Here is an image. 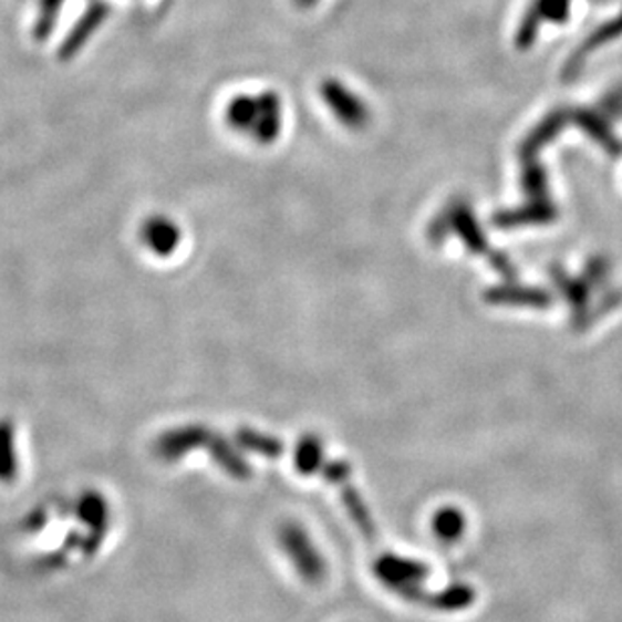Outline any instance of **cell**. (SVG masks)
Returning a JSON list of instances; mask_svg holds the SVG:
<instances>
[{"label":"cell","mask_w":622,"mask_h":622,"mask_svg":"<svg viewBox=\"0 0 622 622\" xmlns=\"http://www.w3.org/2000/svg\"><path fill=\"white\" fill-rule=\"evenodd\" d=\"M324 479L329 481V484H333V486H339L341 481H345V479L351 478V474H353V467L346 464L345 459H336V462H329V464H324L323 471Z\"/></svg>","instance_id":"cell-15"},{"label":"cell","mask_w":622,"mask_h":622,"mask_svg":"<svg viewBox=\"0 0 622 622\" xmlns=\"http://www.w3.org/2000/svg\"><path fill=\"white\" fill-rule=\"evenodd\" d=\"M19 447L17 429L11 419H0V484H12L19 478Z\"/></svg>","instance_id":"cell-9"},{"label":"cell","mask_w":622,"mask_h":622,"mask_svg":"<svg viewBox=\"0 0 622 622\" xmlns=\"http://www.w3.org/2000/svg\"><path fill=\"white\" fill-rule=\"evenodd\" d=\"M568 4H570V0H536L532 12L523 21L520 34H518V46H522V49L530 46L528 43H532L540 21H550V23L564 21L568 17Z\"/></svg>","instance_id":"cell-6"},{"label":"cell","mask_w":622,"mask_h":622,"mask_svg":"<svg viewBox=\"0 0 622 622\" xmlns=\"http://www.w3.org/2000/svg\"><path fill=\"white\" fill-rule=\"evenodd\" d=\"M466 516L456 506L439 508L432 520L435 538L444 545H456L457 540H462V536L466 533Z\"/></svg>","instance_id":"cell-13"},{"label":"cell","mask_w":622,"mask_h":622,"mask_svg":"<svg viewBox=\"0 0 622 622\" xmlns=\"http://www.w3.org/2000/svg\"><path fill=\"white\" fill-rule=\"evenodd\" d=\"M236 445L246 452H252L256 456L268 457V459H277L284 452V444L278 439L277 435L262 434L252 427H240L236 435Z\"/></svg>","instance_id":"cell-12"},{"label":"cell","mask_w":622,"mask_h":622,"mask_svg":"<svg viewBox=\"0 0 622 622\" xmlns=\"http://www.w3.org/2000/svg\"><path fill=\"white\" fill-rule=\"evenodd\" d=\"M489 304L500 307H532V309H545L550 304L548 292L540 289H522V287H504V289H491L486 292Z\"/></svg>","instance_id":"cell-8"},{"label":"cell","mask_w":622,"mask_h":622,"mask_svg":"<svg viewBox=\"0 0 622 622\" xmlns=\"http://www.w3.org/2000/svg\"><path fill=\"white\" fill-rule=\"evenodd\" d=\"M144 242L156 256H169L179 246L178 228L164 220H156L145 228Z\"/></svg>","instance_id":"cell-14"},{"label":"cell","mask_w":622,"mask_h":622,"mask_svg":"<svg viewBox=\"0 0 622 622\" xmlns=\"http://www.w3.org/2000/svg\"><path fill=\"white\" fill-rule=\"evenodd\" d=\"M77 516L79 520L90 528L91 545L97 550L101 538L107 533L110 522H112L110 504L103 498V494L90 489V491L81 494V498H79Z\"/></svg>","instance_id":"cell-4"},{"label":"cell","mask_w":622,"mask_h":622,"mask_svg":"<svg viewBox=\"0 0 622 622\" xmlns=\"http://www.w3.org/2000/svg\"><path fill=\"white\" fill-rule=\"evenodd\" d=\"M373 572L387 589L397 592L405 600H422V584L429 577V568L419 560L405 558V556L383 554L379 556L373 564Z\"/></svg>","instance_id":"cell-2"},{"label":"cell","mask_w":622,"mask_h":622,"mask_svg":"<svg viewBox=\"0 0 622 622\" xmlns=\"http://www.w3.org/2000/svg\"><path fill=\"white\" fill-rule=\"evenodd\" d=\"M474 600H476V590L471 589L469 584H462V582L445 587L444 590H439L435 594L423 597V602L429 609L442 612L464 611V609L474 604Z\"/></svg>","instance_id":"cell-10"},{"label":"cell","mask_w":622,"mask_h":622,"mask_svg":"<svg viewBox=\"0 0 622 622\" xmlns=\"http://www.w3.org/2000/svg\"><path fill=\"white\" fill-rule=\"evenodd\" d=\"M339 488H341V501H343V506H345L349 518H351L356 528H359V532L363 533L367 540H375L377 530H375L373 516H371L365 500L361 498V494H359L355 486L351 484V478L341 481Z\"/></svg>","instance_id":"cell-7"},{"label":"cell","mask_w":622,"mask_h":622,"mask_svg":"<svg viewBox=\"0 0 622 622\" xmlns=\"http://www.w3.org/2000/svg\"><path fill=\"white\" fill-rule=\"evenodd\" d=\"M278 546L289 558L290 564L299 572V577L307 584H321L329 567L324 556L319 552V548L312 542L311 533L302 523L294 520H287L278 528Z\"/></svg>","instance_id":"cell-1"},{"label":"cell","mask_w":622,"mask_h":622,"mask_svg":"<svg viewBox=\"0 0 622 622\" xmlns=\"http://www.w3.org/2000/svg\"><path fill=\"white\" fill-rule=\"evenodd\" d=\"M206 452L210 454L211 462L222 469L224 474H228L230 478L245 481L252 476V467L248 466L246 457L240 454V449L228 442L222 435L211 434L210 442Z\"/></svg>","instance_id":"cell-5"},{"label":"cell","mask_w":622,"mask_h":622,"mask_svg":"<svg viewBox=\"0 0 622 622\" xmlns=\"http://www.w3.org/2000/svg\"><path fill=\"white\" fill-rule=\"evenodd\" d=\"M294 467L300 476H314L323 471V439L317 434H304L294 447Z\"/></svg>","instance_id":"cell-11"},{"label":"cell","mask_w":622,"mask_h":622,"mask_svg":"<svg viewBox=\"0 0 622 622\" xmlns=\"http://www.w3.org/2000/svg\"><path fill=\"white\" fill-rule=\"evenodd\" d=\"M211 434H214V429L206 425H198V423L179 425V427H172L164 434L157 435L152 449L157 459L172 464L196 449H206Z\"/></svg>","instance_id":"cell-3"}]
</instances>
